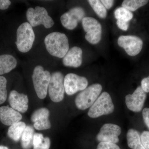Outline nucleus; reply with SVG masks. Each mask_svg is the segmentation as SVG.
<instances>
[{
	"label": "nucleus",
	"mask_w": 149,
	"mask_h": 149,
	"mask_svg": "<svg viewBox=\"0 0 149 149\" xmlns=\"http://www.w3.org/2000/svg\"><path fill=\"white\" fill-rule=\"evenodd\" d=\"M45 44L48 52L59 58H63L69 50L68 38L65 34L61 32H52L47 35Z\"/></svg>",
	"instance_id": "obj_1"
},
{
	"label": "nucleus",
	"mask_w": 149,
	"mask_h": 149,
	"mask_svg": "<svg viewBox=\"0 0 149 149\" xmlns=\"http://www.w3.org/2000/svg\"><path fill=\"white\" fill-rule=\"evenodd\" d=\"M102 89L100 84H94L81 91L75 97L76 107L81 110L91 107L100 95Z\"/></svg>",
	"instance_id": "obj_2"
},
{
	"label": "nucleus",
	"mask_w": 149,
	"mask_h": 149,
	"mask_svg": "<svg viewBox=\"0 0 149 149\" xmlns=\"http://www.w3.org/2000/svg\"><path fill=\"white\" fill-rule=\"evenodd\" d=\"M35 40V33L29 22H24L19 25L17 30L15 42L19 52L26 53L30 51Z\"/></svg>",
	"instance_id": "obj_3"
},
{
	"label": "nucleus",
	"mask_w": 149,
	"mask_h": 149,
	"mask_svg": "<svg viewBox=\"0 0 149 149\" xmlns=\"http://www.w3.org/2000/svg\"><path fill=\"white\" fill-rule=\"evenodd\" d=\"M114 110V105L110 95L107 92H104L90 107L88 115L91 118H97L102 116L111 114Z\"/></svg>",
	"instance_id": "obj_4"
},
{
	"label": "nucleus",
	"mask_w": 149,
	"mask_h": 149,
	"mask_svg": "<svg viewBox=\"0 0 149 149\" xmlns=\"http://www.w3.org/2000/svg\"><path fill=\"white\" fill-rule=\"evenodd\" d=\"M51 77L50 72L45 70L42 66L38 65L35 67L32 74V80L35 92L39 98L42 100L45 98Z\"/></svg>",
	"instance_id": "obj_5"
},
{
	"label": "nucleus",
	"mask_w": 149,
	"mask_h": 149,
	"mask_svg": "<svg viewBox=\"0 0 149 149\" xmlns=\"http://www.w3.org/2000/svg\"><path fill=\"white\" fill-rule=\"evenodd\" d=\"M26 17L32 27L44 25L47 29L51 28L54 24L53 19L48 14L45 8L36 6L35 8H29L26 12Z\"/></svg>",
	"instance_id": "obj_6"
},
{
	"label": "nucleus",
	"mask_w": 149,
	"mask_h": 149,
	"mask_svg": "<svg viewBox=\"0 0 149 149\" xmlns=\"http://www.w3.org/2000/svg\"><path fill=\"white\" fill-rule=\"evenodd\" d=\"M64 76L61 72L57 71L51 74L48 91L51 100L54 102H60L64 99Z\"/></svg>",
	"instance_id": "obj_7"
},
{
	"label": "nucleus",
	"mask_w": 149,
	"mask_h": 149,
	"mask_svg": "<svg viewBox=\"0 0 149 149\" xmlns=\"http://www.w3.org/2000/svg\"><path fill=\"white\" fill-rule=\"evenodd\" d=\"M83 29L86 32L85 37L89 42L97 44L102 38V28L101 24L95 19L85 17L82 20Z\"/></svg>",
	"instance_id": "obj_8"
},
{
	"label": "nucleus",
	"mask_w": 149,
	"mask_h": 149,
	"mask_svg": "<svg viewBox=\"0 0 149 149\" xmlns=\"http://www.w3.org/2000/svg\"><path fill=\"white\" fill-rule=\"evenodd\" d=\"M88 80L86 77L74 73H68L64 77L65 92L68 95H72L87 88Z\"/></svg>",
	"instance_id": "obj_9"
},
{
	"label": "nucleus",
	"mask_w": 149,
	"mask_h": 149,
	"mask_svg": "<svg viewBox=\"0 0 149 149\" xmlns=\"http://www.w3.org/2000/svg\"><path fill=\"white\" fill-rule=\"evenodd\" d=\"M122 130L119 125L113 123H106L102 126L96 136V140L100 142H108L116 144L119 141L118 136Z\"/></svg>",
	"instance_id": "obj_10"
},
{
	"label": "nucleus",
	"mask_w": 149,
	"mask_h": 149,
	"mask_svg": "<svg viewBox=\"0 0 149 149\" xmlns=\"http://www.w3.org/2000/svg\"><path fill=\"white\" fill-rule=\"evenodd\" d=\"M118 44L123 48L126 53L130 56H135L140 53L143 48V42L141 38L132 35L120 36Z\"/></svg>",
	"instance_id": "obj_11"
},
{
	"label": "nucleus",
	"mask_w": 149,
	"mask_h": 149,
	"mask_svg": "<svg viewBox=\"0 0 149 149\" xmlns=\"http://www.w3.org/2000/svg\"><path fill=\"white\" fill-rule=\"evenodd\" d=\"M85 16L84 9L80 7H76L63 14L61 17V21L65 28L72 30L76 28L78 22L83 20Z\"/></svg>",
	"instance_id": "obj_12"
},
{
	"label": "nucleus",
	"mask_w": 149,
	"mask_h": 149,
	"mask_svg": "<svg viewBox=\"0 0 149 149\" xmlns=\"http://www.w3.org/2000/svg\"><path fill=\"white\" fill-rule=\"evenodd\" d=\"M146 97V93L141 86H139L133 94L125 96V104L130 110L134 112H139L143 109Z\"/></svg>",
	"instance_id": "obj_13"
},
{
	"label": "nucleus",
	"mask_w": 149,
	"mask_h": 149,
	"mask_svg": "<svg viewBox=\"0 0 149 149\" xmlns=\"http://www.w3.org/2000/svg\"><path fill=\"white\" fill-rule=\"evenodd\" d=\"M49 111L45 108H41L35 111L31 117V121L34 123V128L38 130L50 129L51 123L49 119Z\"/></svg>",
	"instance_id": "obj_14"
},
{
	"label": "nucleus",
	"mask_w": 149,
	"mask_h": 149,
	"mask_svg": "<svg viewBox=\"0 0 149 149\" xmlns=\"http://www.w3.org/2000/svg\"><path fill=\"white\" fill-rule=\"evenodd\" d=\"M8 102L11 108L19 113H24L28 109L29 99L27 95L13 90L9 95Z\"/></svg>",
	"instance_id": "obj_15"
},
{
	"label": "nucleus",
	"mask_w": 149,
	"mask_h": 149,
	"mask_svg": "<svg viewBox=\"0 0 149 149\" xmlns=\"http://www.w3.org/2000/svg\"><path fill=\"white\" fill-rule=\"evenodd\" d=\"M22 116L20 113L8 106L0 107V121L4 125L10 126L19 122Z\"/></svg>",
	"instance_id": "obj_16"
},
{
	"label": "nucleus",
	"mask_w": 149,
	"mask_h": 149,
	"mask_svg": "<svg viewBox=\"0 0 149 149\" xmlns=\"http://www.w3.org/2000/svg\"><path fill=\"white\" fill-rule=\"evenodd\" d=\"M82 49L74 47L68 50L63 59V63L65 66L78 68L82 63Z\"/></svg>",
	"instance_id": "obj_17"
},
{
	"label": "nucleus",
	"mask_w": 149,
	"mask_h": 149,
	"mask_svg": "<svg viewBox=\"0 0 149 149\" xmlns=\"http://www.w3.org/2000/svg\"><path fill=\"white\" fill-rule=\"evenodd\" d=\"M17 61L13 56L9 54L0 55V76L10 72L17 66Z\"/></svg>",
	"instance_id": "obj_18"
},
{
	"label": "nucleus",
	"mask_w": 149,
	"mask_h": 149,
	"mask_svg": "<svg viewBox=\"0 0 149 149\" xmlns=\"http://www.w3.org/2000/svg\"><path fill=\"white\" fill-rule=\"evenodd\" d=\"M127 144L131 149H146L141 142V135L139 131L134 129L128 130L126 134Z\"/></svg>",
	"instance_id": "obj_19"
},
{
	"label": "nucleus",
	"mask_w": 149,
	"mask_h": 149,
	"mask_svg": "<svg viewBox=\"0 0 149 149\" xmlns=\"http://www.w3.org/2000/svg\"><path fill=\"white\" fill-rule=\"evenodd\" d=\"M26 125L25 123L19 121L10 126L8 131V136L15 142H18L24 132Z\"/></svg>",
	"instance_id": "obj_20"
},
{
	"label": "nucleus",
	"mask_w": 149,
	"mask_h": 149,
	"mask_svg": "<svg viewBox=\"0 0 149 149\" xmlns=\"http://www.w3.org/2000/svg\"><path fill=\"white\" fill-rule=\"evenodd\" d=\"M34 128L27 125L21 138V146L22 149H31L33 147V137L35 134Z\"/></svg>",
	"instance_id": "obj_21"
},
{
	"label": "nucleus",
	"mask_w": 149,
	"mask_h": 149,
	"mask_svg": "<svg viewBox=\"0 0 149 149\" xmlns=\"http://www.w3.org/2000/svg\"><path fill=\"white\" fill-rule=\"evenodd\" d=\"M148 1L146 0H125L123 2L122 7L131 11H135L141 7L146 5Z\"/></svg>",
	"instance_id": "obj_22"
},
{
	"label": "nucleus",
	"mask_w": 149,
	"mask_h": 149,
	"mask_svg": "<svg viewBox=\"0 0 149 149\" xmlns=\"http://www.w3.org/2000/svg\"><path fill=\"white\" fill-rule=\"evenodd\" d=\"M88 3L92 7L93 10L99 17L105 18L107 17V11L100 1L99 0H89Z\"/></svg>",
	"instance_id": "obj_23"
},
{
	"label": "nucleus",
	"mask_w": 149,
	"mask_h": 149,
	"mask_svg": "<svg viewBox=\"0 0 149 149\" xmlns=\"http://www.w3.org/2000/svg\"><path fill=\"white\" fill-rule=\"evenodd\" d=\"M114 16L117 20L129 22L133 17V14L123 7L118 8L114 12Z\"/></svg>",
	"instance_id": "obj_24"
},
{
	"label": "nucleus",
	"mask_w": 149,
	"mask_h": 149,
	"mask_svg": "<svg viewBox=\"0 0 149 149\" xmlns=\"http://www.w3.org/2000/svg\"><path fill=\"white\" fill-rule=\"evenodd\" d=\"M7 81L5 77L0 76V104L3 103L7 98Z\"/></svg>",
	"instance_id": "obj_25"
},
{
	"label": "nucleus",
	"mask_w": 149,
	"mask_h": 149,
	"mask_svg": "<svg viewBox=\"0 0 149 149\" xmlns=\"http://www.w3.org/2000/svg\"><path fill=\"white\" fill-rule=\"evenodd\" d=\"M45 137L43 134L40 133H35L33 137V149H38L42 144Z\"/></svg>",
	"instance_id": "obj_26"
},
{
	"label": "nucleus",
	"mask_w": 149,
	"mask_h": 149,
	"mask_svg": "<svg viewBox=\"0 0 149 149\" xmlns=\"http://www.w3.org/2000/svg\"><path fill=\"white\" fill-rule=\"evenodd\" d=\"M96 149H121L116 144L108 142H100Z\"/></svg>",
	"instance_id": "obj_27"
},
{
	"label": "nucleus",
	"mask_w": 149,
	"mask_h": 149,
	"mask_svg": "<svg viewBox=\"0 0 149 149\" xmlns=\"http://www.w3.org/2000/svg\"><path fill=\"white\" fill-rule=\"evenodd\" d=\"M141 142L146 149H149V132L144 131L141 135Z\"/></svg>",
	"instance_id": "obj_28"
},
{
	"label": "nucleus",
	"mask_w": 149,
	"mask_h": 149,
	"mask_svg": "<svg viewBox=\"0 0 149 149\" xmlns=\"http://www.w3.org/2000/svg\"><path fill=\"white\" fill-rule=\"evenodd\" d=\"M143 119L145 124L149 129V108H146L142 112Z\"/></svg>",
	"instance_id": "obj_29"
},
{
	"label": "nucleus",
	"mask_w": 149,
	"mask_h": 149,
	"mask_svg": "<svg viewBox=\"0 0 149 149\" xmlns=\"http://www.w3.org/2000/svg\"><path fill=\"white\" fill-rule=\"evenodd\" d=\"M141 88L146 93H149V76L145 77L141 81Z\"/></svg>",
	"instance_id": "obj_30"
},
{
	"label": "nucleus",
	"mask_w": 149,
	"mask_h": 149,
	"mask_svg": "<svg viewBox=\"0 0 149 149\" xmlns=\"http://www.w3.org/2000/svg\"><path fill=\"white\" fill-rule=\"evenodd\" d=\"M116 24L120 29L124 30V31L127 30L128 27H129V24H128V22H127L117 20L116 22Z\"/></svg>",
	"instance_id": "obj_31"
},
{
	"label": "nucleus",
	"mask_w": 149,
	"mask_h": 149,
	"mask_svg": "<svg viewBox=\"0 0 149 149\" xmlns=\"http://www.w3.org/2000/svg\"><path fill=\"white\" fill-rule=\"evenodd\" d=\"M50 146V139L49 137H45L42 144L38 149H49Z\"/></svg>",
	"instance_id": "obj_32"
},
{
	"label": "nucleus",
	"mask_w": 149,
	"mask_h": 149,
	"mask_svg": "<svg viewBox=\"0 0 149 149\" xmlns=\"http://www.w3.org/2000/svg\"><path fill=\"white\" fill-rule=\"evenodd\" d=\"M11 4V1L9 0H0V9L2 10L7 9Z\"/></svg>",
	"instance_id": "obj_33"
},
{
	"label": "nucleus",
	"mask_w": 149,
	"mask_h": 149,
	"mask_svg": "<svg viewBox=\"0 0 149 149\" xmlns=\"http://www.w3.org/2000/svg\"><path fill=\"white\" fill-rule=\"evenodd\" d=\"M101 2L106 8L109 9L113 6L114 1L112 0H102Z\"/></svg>",
	"instance_id": "obj_34"
},
{
	"label": "nucleus",
	"mask_w": 149,
	"mask_h": 149,
	"mask_svg": "<svg viewBox=\"0 0 149 149\" xmlns=\"http://www.w3.org/2000/svg\"><path fill=\"white\" fill-rule=\"evenodd\" d=\"M0 149H9V148L5 146H0Z\"/></svg>",
	"instance_id": "obj_35"
}]
</instances>
